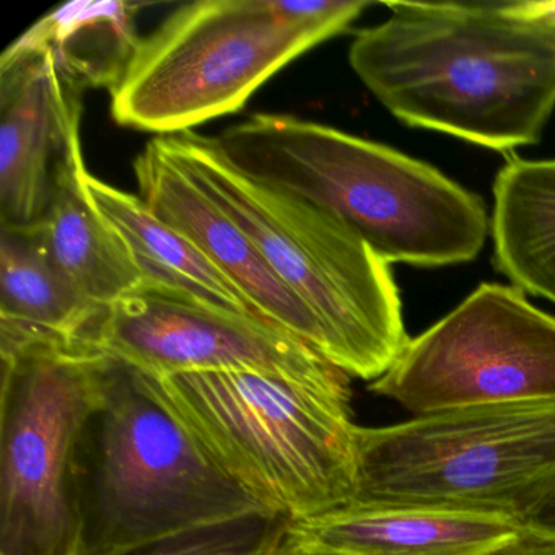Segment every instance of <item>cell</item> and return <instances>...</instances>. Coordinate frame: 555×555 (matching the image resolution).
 <instances>
[{"label":"cell","mask_w":555,"mask_h":555,"mask_svg":"<svg viewBox=\"0 0 555 555\" xmlns=\"http://www.w3.org/2000/svg\"><path fill=\"white\" fill-rule=\"evenodd\" d=\"M349 63L395 118L496 152L538 144L555 109V24L531 2H386Z\"/></svg>","instance_id":"6da1fadb"},{"label":"cell","mask_w":555,"mask_h":555,"mask_svg":"<svg viewBox=\"0 0 555 555\" xmlns=\"http://www.w3.org/2000/svg\"><path fill=\"white\" fill-rule=\"evenodd\" d=\"M212 141L240 173L330 214L388 264H463L486 245L482 197L388 145L268 113Z\"/></svg>","instance_id":"7a4b0ae2"},{"label":"cell","mask_w":555,"mask_h":555,"mask_svg":"<svg viewBox=\"0 0 555 555\" xmlns=\"http://www.w3.org/2000/svg\"><path fill=\"white\" fill-rule=\"evenodd\" d=\"M157 141L307 307L327 362L370 383L395 365L411 337L388 262L313 204L240 173L209 135L188 131Z\"/></svg>","instance_id":"3957f363"},{"label":"cell","mask_w":555,"mask_h":555,"mask_svg":"<svg viewBox=\"0 0 555 555\" xmlns=\"http://www.w3.org/2000/svg\"><path fill=\"white\" fill-rule=\"evenodd\" d=\"M366 0H199L147 37L118 86V125L160 138L243 109L259 87L311 48L346 31Z\"/></svg>","instance_id":"277c9868"},{"label":"cell","mask_w":555,"mask_h":555,"mask_svg":"<svg viewBox=\"0 0 555 555\" xmlns=\"http://www.w3.org/2000/svg\"><path fill=\"white\" fill-rule=\"evenodd\" d=\"M214 460L292 522L356 502L352 389L258 370L154 376Z\"/></svg>","instance_id":"5b68a950"},{"label":"cell","mask_w":555,"mask_h":555,"mask_svg":"<svg viewBox=\"0 0 555 555\" xmlns=\"http://www.w3.org/2000/svg\"><path fill=\"white\" fill-rule=\"evenodd\" d=\"M87 555L271 512L236 482L165 401L152 375L106 356L82 444Z\"/></svg>","instance_id":"8992f818"},{"label":"cell","mask_w":555,"mask_h":555,"mask_svg":"<svg viewBox=\"0 0 555 555\" xmlns=\"http://www.w3.org/2000/svg\"><path fill=\"white\" fill-rule=\"evenodd\" d=\"M0 555H87L82 444L106 356L0 320Z\"/></svg>","instance_id":"52a82bcc"},{"label":"cell","mask_w":555,"mask_h":555,"mask_svg":"<svg viewBox=\"0 0 555 555\" xmlns=\"http://www.w3.org/2000/svg\"><path fill=\"white\" fill-rule=\"evenodd\" d=\"M555 490V401L474 405L357 427V505L521 522Z\"/></svg>","instance_id":"ba28073f"},{"label":"cell","mask_w":555,"mask_h":555,"mask_svg":"<svg viewBox=\"0 0 555 555\" xmlns=\"http://www.w3.org/2000/svg\"><path fill=\"white\" fill-rule=\"evenodd\" d=\"M369 389L414 417L474 405L555 401V317L529 304L519 288L486 282L412 337Z\"/></svg>","instance_id":"9c48e42d"},{"label":"cell","mask_w":555,"mask_h":555,"mask_svg":"<svg viewBox=\"0 0 555 555\" xmlns=\"http://www.w3.org/2000/svg\"><path fill=\"white\" fill-rule=\"evenodd\" d=\"M82 344L152 376L258 370L323 388L350 376L264 318L139 288L103 308Z\"/></svg>","instance_id":"30bf717a"},{"label":"cell","mask_w":555,"mask_h":555,"mask_svg":"<svg viewBox=\"0 0 555 555\" xmlns=\"http://www.w3.org/2000/svg\"><path fill=\"white\" fill-rule=\"evenodd\" d=\"M80 95L44 51L11 44L0 57V227L43 225L80 142Z\"/></svg>","instance_id":"8fae6325"},{"label":"cell","mask_w":555,"mask_h":555,"mask_svg":"<svg viewBox=\"0 0 555 555\" xmlns=\"http://www.w3.org/2000/svg\"><path fill=\"white\" fill-rule=\"evenodd\" d=\"M134 175L139 196L152 212L193 242L245 295L259 317L323 356V333L307 307L279 281L245 232L171 160L157 139L135 158Z\"/></svg>","instance_id":"7c38bea8"},{"label":"cell","mask_w":555,"mask_h":555,"mask_svg":"<svg viewBox=\"0 0 555 555\" xmlns=\"http://www.w3.org/2000/svg\"><path fill=\"white\" fill-rule=\"evenodd\" d=\"M509 518L453 509L352 505L292 522V539L336 555H482L521 534Z\"/></svg>","instance_id":"4fadbf2b"},{"label":"cell","mask_w":555,"mask_h":555,"mask_svg":"<svg viewBox=\"0 0 555 555\" xmlns=\"http://www.w3.org/2000/svg\"><path fill=\"white\" fill-rule=\"evenodd\" d=\"M79 144L61 167L53 203L41 225L44 245L74 291L105 308L142 285V275L121 236L93 203Z\"/></svg>","instance_id":"5bb4252c"},{"label":"cell","mask_w":555,"mask_h":555,"mask_svg":"<svg viewBox=\"0 0 555 555\" xmlns=\"http://www.w3.org/2000/svg\"><path fill=\"white\" fill-rule=\"evenodd\" d=\"M87 184L93 203L131 253L142 275V288L229 313L259 317L245 295L196 245L158 219L141 196L92 175Z\"/></svg>","instance_id":"9a60e30c"},{"label":"cell","mask_w":555,"mask_h":555,"mask_svg":"<svg viewBox=\"0 0 555 555\" xmlns=\"http://www.w3.org/2000/svg\"><path fill=\"white\" fill-rule=\"evenodd\" d=\"M490 233L496 271L555 305V158L506 160L493 183Z\"/></svg>","instance_id":"2e32d148"},{"label":"cell","mask_w":555,"mask_h":555,"mask_svg":"<svg viewBox=\"0 0 555 555\" xmlns=\"http://www.w3.org/2000/svg\"><path fill=\"white\" fill-rule=\"evenodd\" d=\"M139 9L121 0H76L48 12L12 44L50 54L61 79L77 92L105 87L112 92L141 43Z\"/></svg>","instance_id":"e0dca14e"},{"label":"cell","mask_w":555,"mask_h":555,"mask_svg":"<svg viewBox=\"0 0 555 555\" xmlns=\"http://www.w3.org/2000/svg\"><path fill=\"white\" fill-rule=\"evenodd\" d=\"M102 310L83 300L61 274L44 245L41 225L0 227V320L82 343Z\"/></svg>","instance_id":"ac0fdd59"},{"label":"cell","mask_w":555,"mask_h":555,"mask_svg":"<svg viewBox=\"0 0 555 555\" xmlns=\"http://www.w3.org/2000/svg\"><path fill=\"white\" fill-rule=\"evenodd\" d=\"M292 521L275 512H255L165 535L108 555H285Z\"/></svg>","instance_id":"d6986e66"},{"label":"cell","mask_w":555,"mask_h":555,"mask_svg":"<svg viewBox=\"0 0 555 555\" xmlns=\"http://www.w3.org/2000/svg\"><path fill=\"white\" fill-rule=\"evenodd\" d=\"M482 555H555V541L525 528L521 534Z\"/></svg>","instance_id":"ffe728a7"},{"label":"cell","mask_w":555,"mask_h":555,"mask_svg":"<svg viewBox=\"0 0 555 555\" xmlns=\"http://www.w3.org/2000/svg\"><path fill=\"white\" fill-rule=\"evenodd\" d=\"M526 529L555 541V490L544 500L541 506L529 516Z\"/></svg>","instance_id":"44dd1931"},{"label":"cell","mask_w":555,"mask_h":555,"mask_svg":"<svg viewBox=\"0 0 555 555\" xmlns=\"http://www.w3.org/2000/svg\"><path fill=\"white\" fill-rule=\"evenodd\" d=\"M531 5L538 14L544 15L552 24H555V0H552V2H531Z\"/></svg>","instance_id":"7402d4cb"},{"label":"cell","mask_w":555,"mask_h":555,"mask_svg":"<svg viewBox=\"0 0 555 555\" xmlns=\"http://www.w3.org/2000/svg\"><path fill=\"white\" fill-rule=\"evenodd\" d=\"M285 555H336L330 554V552L317 551V548L304 547V545H298L297 542L292 539L291 548H288L287 554Z\"/></svg>","instance_id":"603a6c76"}]
</instances>
